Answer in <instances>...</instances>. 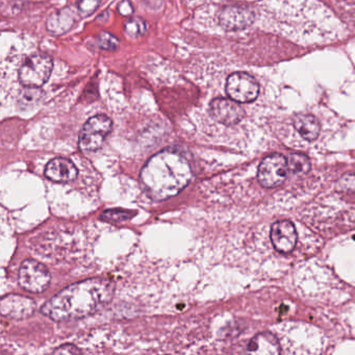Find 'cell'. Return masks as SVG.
Here are the masks:
<instances>
[{
    "label": "cell",
    "instance_id": "cell-1",
    "mask_svg": "<svg viewBox=\"0 0 355 355\" xmlns=\"http://www.w3.org/2000/svg\"><path fill=\"white\" fill-rule=\"evenodd\" d=\"M114 293L115 284L107 279L92 278L76 282L47 301L41 313L58 322L83 319L109 304Z\"/></svg>",
    "mask_w": 355,
    "mask_h": 355
},
{
    "label": "cell",
    "instance_id": "cell-2",
    "mask_svg": "<svg viewBox=\"0 0 355 355\" xmlns=\"http://www.w3.org/2000/svg\"><path fill=\"white\" fill-rule=\"evenodd\" d=\"M193 180L190 162L180 151L169 148L153 155L141 170L140 184L147 196L164 201L180 194Z\"/></svg>",
    "mask_w": 355,
    "mask_h": 355
},
{
    "label": "cell",
    "instance_id": "cell-3",
    "mask_svg": "<svg viewBox=\"0 0 355 355\" xmlns=\"http://www.w3.org/2000/svg\"><path fill=\"white\" fill-rule=\"evenodd\" d=\"M53 58L37 53L28 58L19 70V82L26 88H41L49 82L53 72Z\"/></svg>",
    "mask_w": 355,
    "mask_h": 355
},
{
    "label": "cell",
    "instance_id": "cell-4",
    "mask_svg": "<svg viewBox=\"0 0 355 355\" xmlns=\"http://www.w3.org/2000/svg\"><path fill=\"white\" fill-rule=\"evenodd\" d=\"M113 128V121L107 115L90 118L80 130L78 145L83 151L93 153L103 147L105 139Z\"/></svg>",
    "mask_w": 355,
    "mask_h": 355
},
{
    "label": "cell",
    "instance_id": "cell-5",
    "mask_svg": "<svg viewBox=\"0 0 355 355\" xmlns=\"http://www.w3.org/2000/svg\"><path fill=\"white\" fill-rule=\"evenodd\" d=\"M18 280L24 290L34 294H40L49 288L51 276L43 263L35 259H26L20 267Z\"/></svg>",
    "mask_w": 355,
    "mask_h": 355
},
{
    "label": "cell",
    "instance_id": "cell-6",
    "mask_svg": "<svg viewBox=\"0 0 355 355\" xmlns=\"http://www.w3.org/2000/svg\"><path fill=\"white\" fill-rule=\"evenodd\" d=\"M288 159L282 155L274 153L268 155L259 164L257 180L259 184L267 189L282 186L288 175Z\"/></svg>",
    "mask_w": 355,
    "mask_h": 355
},
{
    "label": "cell",
    "instance_id": "cell-7",
    "mask_svg": "<svg viewBox=\"0 0 355 355\" xmlns=\"http://www.w3.org/2000/svg\"><path fill=\"white\" fill-rule=\"evenodd\" d=\"M225 90L230 98L234 101L249 103L259 97V85L253 76L245 72H236L227 78Z\"/></svg>",
    "mask_w": 355,
    "mask_h": 355
},
{
    "label": "cell",
    "instance_id": "cell-8",
    "mask_svg": "<svg viewBox=\"0 0 355 355\" xmlns=\"http://www.w3.org/2000/svg\"><path fill=\"white\" fill-rule=\"evenodd\" d=\"M209 114L214 120L226 126L236 125L245 117V111L234 99L216 98L209 105Z\"/></svg>",
    "mask_w": 355,
    "mask_h": 355
},
{
    "label": "cell",
    "instance_id": "cell-9",
    "mask_svg": "<svg viewBox=\"0 0 355 355\" xmlns=\"http://www.w3.org/2000/svg\"><path fill=\"white\" fill-rule=\"evenodd\" d=\"M274 248L280 253H290L297 244V232L292 222L282 220L272 225L270 232Z\"/></svg>",
    "mask_w": 355,
    "mask_h": 355
},
{
    "label": "cell",
    "instance_id": "cell-10",
    "mask_svg": "<svg viewBox=\"0 0 355 355\" xmlns=\"http://www.w3.org/2000/svg\"><path fill=\"white\" fill-rule=\"evenodd\" d=\"M35 309V301L21 295H8L3 297L0 304L3 315L14 320H24L31 317Z\"/></svg>",
    "mask_w": 355,
    "mask_h": 355
},
{
    "label": "cell",
    "instance_id": "cell-11",
    "mask_svg": "<svg viewBox=\"0 0 355 355\" xmlns=\"http://www.w3.org/2000/svg\"><path fill=\"white\" fill-rule=\"evenodd\" d=\"M254 21V15L250 10L241 7H227L219 15V24L228 32L244 30Z\"/></svg>",
    "mask_w": 355,
    "mask_h": 355
},
{
    "label": "cell",
    "instance_id": "cell-12",
    "mask_svg": "<svg viewBox=\"0 0 355 355\" xmlns=\"http://www.w3.org/2000/svg\"><path fill=\"white\" fill-rule=\"evenodd\" d=\"M78 168L73 162L65 157H57L47 164L45 168V175L51 182H69L78 178Z\"/></svg>",
    "mask_w": 355,
    "mask_h": 355
},
{
    "label": "cell",
    "instance_id": "cell-13",
    "mask_svg": "<svg viewBox=\"0 0 355 355\" xmlns=\"http://www.w3.org/2000/svg\"><path fill=\"white\" fill-rule=\"evenodd\" d=\"M78 12L72 7L64 8L55 12L47 20V30L57 36L69 32L80 17Z\"/></svg>",
    "mask_w": 355,
    "mask_h": 355
},
{
    "label": "cell",
    "instance_id": "cell-14",
    "mask_svg": "<svg viewBox=\"0 0 355 355\" xmlns=\"http://www.w3.org/2000/svg\"><path fill=\"white\" fill-rule=\"evenodd\" d=\"M248 352L259 355H276L280 353V345L270 332L257 334L248 344Z\"/></svg>",
    "mask_w": 355,
    "mask_h": 355
},
{
    "label": "cell",
    "instance_id": "cell-15",
    "mask_svg": "<svg viewBox=\"0 0 355 355\" xmlns=\"http://www.w3.org/2000/svg\"><path fill=\"white\" fill-rule=\"evenodd\" d=\"M294 126L299 135L306 141H315L319 137V121L317 118L309 114H298L295 116Z\"/></svg>",
    "mask_w": 355,
    "mask_h": 355
},
{
    "label": "cell",
    "instance_id": "cell-16",
    "mask_svg": "<svg viewBox=\"0 0 355 355\" xmlns=\"http://www.w3.org/2000/svg\"><path fill=\"white\" fill-rule=\"evenodd\" d=\"M288 171L294 174L307 173L311 169L309 157L302 153H291L288 157Z\"/></svg>",
    "mask_w": 355,
    "mask_h": 355
},
{
    "label": "cell",
    "instance_id": "cell-17",
    "mask_svg": "<svg viewBox=\"0 0 355 355\" xmlns=\"http://www.w3.org/2000/svg\"><path fill=\"white\" fill-rule=\"evenodd\" d=\"M136 214V211H128V209H107V211H103L101 219L103 221L110 222V223H120V222L132 219Z\"/></svg>",
    "mask_w": 355,
    "mask_h": 355
},
{
    "label": "cell",
    "instance_id": "cell-18",
    "mask_svg": "<svg viewBox=\"0 0 355 355\" xmlns=\"http://www.w3.org/2000/svg\"><path fill=\"white\" fill-rule=\"evenodd\" d=\"M146 24L141 18H132V19L128 20L124 26L126 34L132 38L143 36L146 33Z\"/></svg>",
    "mask_w": 355,
    "mask_h": 355
},
{
    "label": "cell",
    "instance_id": "cell-19",
    "mask_svg": "<svg viewBox=\"0 0 355 355\" xmlns=\"http://www.w3.org/2000/svg\"><path fill=\"white\" fill-rule=\"evenodd\" d=\"M97 45L105 51H116L119 47V40L110 33L103 32L97 37Z\"/></svg>",
    "mask_w": 355,
    "mask_h": 355
},
{
    "label": "cell",
    "instance_id": "cell-20",
    "mask_svg": "<svg viewBox=\"0 0 355 355\" xmlns=\"http://www.w3.org/2000/svg\"><path fill=\"white\" fill-rule=\"evenodd\" d=\"M336 190L342 193L355 192V173L344 174L336 184Z\"/></svg>",
    "mask_w": 355,
    "mask_h": 355
},
{
    "label": "cell",
    "instance_id": "cell-21",
    "mask_svg": "<svg viewBox=\"0 0 355 355\" xmlns=\"http://www.w3.org/2000/svg\"><path fill=\"white\" fill-rule=\"evenodd\" d=\"M101 3V0H78V10L80 15L87 17L92 15L98 9Z\"/></svg>",
    "mask_w": 355,
    "mask_h": 355
},
{
    "label": "cell",
    "instance_id": "cell-22",
    "mask_svg": "<svg viewBox=\"0 0 355 355\" xmlns=\"http://www.w3.org/2000/svg\"><path fill=\"white\" fill-rule=\"evenodd\" d=\"M40 88H26V91L22 92V97L20 99V103H24V105H31L34 101H38L41 97Z\"/></svg>",
    "mask_w": 355,
    "mask_h": 355
},
{
    "label": "cell",
    "instance_id": "cell-23",
    "mask_svg": "<svg viewBox=\"0 0 355 355\" xmlns=\"http://www.w3.org/2000/svg\"><path fill=\"white\" fill-rule=\"evenodd\" d=\"M118 10H119V13L121 14L122 16H126V17L134 13V8H132L130 0H122V3H120Z\"/></svg>",
    "mask_w": 355,
    "mask_h": 355
},
{
    "label": "cell",
    "instance_id": "cell-24",
    "mask_svg": "<svg viewBox=\"0 0 355 355\" xmlns=\"http://www.w3.org/2000/svg\"><path fill=\"white\" fill-rule=\"evenodd\" d=\"M55 353H67V354H76V353H80L82 351L80 349L76 348L73 345H63V346L59 347L53 351Z\"/></svg>",
    "mask_w": 355,
    "mask_h": 355
}]
</instances>
